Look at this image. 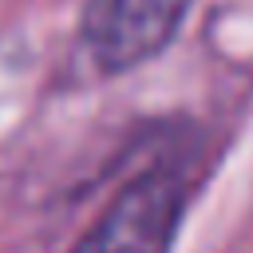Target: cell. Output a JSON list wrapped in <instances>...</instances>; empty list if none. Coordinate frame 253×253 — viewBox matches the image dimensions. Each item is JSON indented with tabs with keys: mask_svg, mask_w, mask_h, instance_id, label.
Masks as SVG:
<instances>
[{
	"mask_svg": "<svg viewBox=\"0 0 253 253\" xmlns=\"http://www.w3.org/2000/svg\"><path fill=\"white\" fill-rule=\"evenodd\" d=\"M194 166L154 162L119 186L71 253H170L190 210Z\"/></svg>",
	"mask_w": 253,
	"mask_h": 253,
	"instance_id": "cell-1",
	"label": "cell"
},
{
	"mask_svg": "<svg viewBox=\"0 0 253 253\" xmlns=\"http://www.w3.org/2000/svg\"><path fill=\"white\" fill-rule=\"evenodd\" d=\"M194 0H87L79 43L103 75H123L162 55Z\"/></svg>",
	"mask_w": 253,
	"mask_h": 253,
	"instance_id": "cell-2",
	"label": "cell"
}]
</instances>
